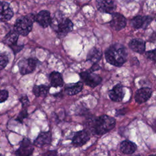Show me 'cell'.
<instances>
[{"instance_id": "7", "label": "cell", "mask_w": 156, "mask_h": 156, "mask_svg": "<svg viewBox=\"0 0 156 156\" xmlns=\"http://www.w3.org/2000/svg\"><path fill=\"white\" fill-rule=\"evenodd\" d=\"M79 75L84 83L91 88L98 86L102 81L101 77L98 74L93 73L90 70L83 71Z\"/></svg>"}, {"instance_id": "19", "label": "cell", "mask_w": 156, "mask_h": 156, "mask_svg": "<svg viewBox=\"0 0 156 156\" xmlns=\"http://www.w3.org/2000/svg\"><path fill=\"white\" fill-rule=\"evenodd\" d=\"M83 83L80 81H79L76 83H72L66 85L65 90L68 95L73 96L80 92L83 88Z\"/></svg>"}, {"instance_id": "6", "label": "cell", "mask_w": 156, "mask_h": 156, "mask_svg": "<svg viewBox=\"0 0 156 156\" xmlns=\"http://www.w3.org/2000/svg\"><path fill=\"white\" fill-rule=\"evenodd\" d=\"M34 151V144L27 138H23L20 143L19 147L15 152V156H30Z\"/></svg>"}, {"instance_id": "1", "label": "cell", "mask_w": 156, "mask_h": 156, "mask_svg": "<svg viewBox=\"0 0 156 156\" xmlns=\"http://www.w3.org/2000/svg\"><path fill=\"white\" fill-rule=\"evenodd\" d=\"M127 57V51L126 48L118 43L110 46L105 52L106 61L115 66H122L126 62Z\"/></svg>"}, {"instance_id": "3", "label": "cell", "mask_w": 156, "mask_h": 156, "mask_svg": "<svg viewBox=\"0 0 156 156\" xmlns=\"http://www.w3.org/2000/svg\"><path fill=\"white\" fill-rule=\"evenodd\" d=\"M60 37H63L73 30V23L68 18L63 16L56 17L52 20L51 24Z\"/></svg>"}, {"instance_id": "17", "label": "cell", "mask_w": 156, "mask_h": 156, "mask_svg": "<svg viewBox=\"0 0 156 156\" xmlns=\"http://www.w3.org/2000/svg\"><path fill=\"white\" fill-rule=\"evenodd\" d=\"M19 34L13 29L10 31H9L3 40V43L10 46L11 48H13V47L17 46V41L18 39Z\"/></svg>"}, {"instance_id": "24", "label": "cell", "mask_w": 156, "mask_h": 156, "mask_svg": "<svg viewBox=\"0 0 156 156\" xmlns=\"http://www.w3.org/2000/svg\"><path fill=\"white\" fill-rule=\"evenodd\" d=\"M9 63L7 55L3 53H0V70L3 69Z\"/></svg>"}, {"instance_id": "12", "label": "cell", "mask_w": 156, "mask_h": 156, "mask_svg": "<svg viewBox=\"0 0 156 156\" xmlns=\"http://www.w3.org/2000/svg\"><path fill=\"white\" fill-rule=\"evenodd\" d=\"M13 16V12L10 4L3 1L0 2V22L9 21Z\"/></svg>"}, {"instance_id": "28", "label": "cell", "mask_w": 156, "mask_h": 156, "mask_svg": "<svg viewBox=\"0 0 156 156\" xmlns=\"http://www.w3.org/2000/svg\"><path fill=\"white\" fill-rule=\"evenodd\" d=\"M9 97V92L5 90H0V103L5 102Z\"/></svg>"}, {"instance_id": "30", "label": "cell", "mask_w": 156, "mask_h": 156, "mask_svg": "<svg viewBox=\"0 0 156 156\" xmlns=\"http://www.w3.org/2000/svg\"><path fill=\"white\" fill-rule=\"evenodd\" d=\"M99 68H100L99 66L97 63H95V64H93V66H91V68H90V71H91V72H94V71H97V70L99 69Z\"/></svg>"}, {"instance_id": "5", "label": "cell", "mask_w": 156, "mask_h": 156, "mask_svg": "<svg viewBox=\"0 0 156 156\" xmlns=\"http://www.w3.org/2000/svg\"><path fill=\"white\" fill-rule=\"evenodd\" d=\"M37 63V59L31 57L21 60L18 63L20 73L22 75H25L32 73L35 69Z\"/></svg>"}, {"instance_id": "21", "label": "cell", "mask_w": 156, "mask_h": 156, "mask_svg": "<svg viewBox=\"0 0 156 156\" xmlns=\"http://www.w3.org/2000/svg\"><path fill=\"white\" fill-rule=\"evenodd\" d=\"M121 151L125 154H132L135 152L137 146L129 140H124L120 144Z\"/></svg>"}, {"instance_id": "33", "label": "cell", "mask_w": 156, "mask_h": 156, "mask_svg": "<svg viewBox=\"0 0 156 156\" xmlns=\"http://www.w3.org/2000/svg\"><path fill=\"white\" fill-rule=\"evenodd\" d=\"M148 156H156V154H151V155H149Z\"/></svg>"}, {"instance_id": "34", "label": "cell", "mask_w": 156, "mask_h": 156, "mask_svg": "<svg viewBox=\"0 0 156 156\" xmlns=\"http://www.w3.org/2000/svg\"><path fill=\"white\" fill-rule=\"evenodd\" d=\"M132 156H140V155H132Z\"/></svg>"}, {"instance_id": "25", "label": "cell", "mask_w": 156, "mask_h": 156, "mask_svg": "<svg viewBox=\"0 0 156 156\" xmlns=\"http://www.w3.org/2000/svg\"><path fill=\"white\" fill-rule=\"evenodd\" d=\"M28 116L27 114V108H23L21 110V111L20 112V113H19V115L17 116L16 118V121H19L20 122H22L23 119L26 118H27Z\"/></svg>"}, {"instance_id": "10", "label": "cell", "mask_w": 156, "mask_h": 156, "mask_svg": "<svg viewBox=\"0 0 156 156\" xmlns=\"http://www.w3.org/2000/svg\"><path fill=\"white\" fill-rule=\"evenodd\" d=\"M110 24L111 27L113 30L119 31L125 27L126 25V20L122 15L119 13H113Z\"/></svg>"}, {"instance_id": "23", "label": "cell", "mask_w": 156, "mask_h": 156, "mask_svg": "<svg viewBox=\"0 0 156 156\" xmlns=\"http://www.w3.org/2000/svg\"><path fill=\"white\" fill-rule=\"evenodd\" d=\"M49 91V87L46 85H35L32 89L33 93L36 97L45 98Z\"/></svg>"}, {"instance_id": "27", "label": "cell", "mask_w": 156, "mask_h": 156, "mask_svg": "<svg viewBox=\"0 0 156 156\" xmlns=\"http://www.w3.org/2000/svg\"><path fill=\"white\" fill-rule=\"evenodd\" d=\"M20 101L21 102L23 108H27L29 104V101L26 95H22L20 98Z\"/></svg>"}, {"instance_id": "20", "label": "cell", "mask_w": 156, "mask_h": 156, "mask_svg": "<svg viewBox=\"0 0 156 156\" xmlns=\"http://www.w3.org/2000/svg\"><path fill=\"white\" fill-rule=\"evenodd\" d=\"M49 82L51 86L57 88L63 85V79L62 74L57 71H53L49 74Z\"/></svg>"}, {"instance_id": "29", "label": "cell", "mask_w": 156, "mask_h": 156, "mask_svg": "<svg viewBox=\"0 0 156 156\" xmlns=\"http://www.w3.org/2000/svg\"><path fill=\"white\" fill-rule=\"evenodd\" d=\"M58 152L57 150H49L42 154L41 156H57Z\"/></svg>"}, {"instance_id": "22", "label": "cell", "mask_w": 156, "mask_h": 156, "mask_svg": "<svg viewBox=\"0 0 156 156\" xmlns=\"http://www.w3.org/2000/svg\"><path fill=\"white\" fill-rule=\"evenodd\" d=\"M102 57L101 51L97 48H93L88 53L87 56V60L95 64L99 62Z\"/></svg>"}, {"instance_id": "11", "label": "cell", "mask_w": 156, "mask_h": 156, "mask_svg": "<svg viewBox=\"0 0 156 156\" xmlns=\"http://www.w3.org/2000/svg\"><path fill=\"white\" fill-rule=\"evenodd\" d=\"M35 21L43 28L48 27L52 23L50 12L46 10L39 12L35 17Z\"/></svg>"}, {"instance_id": "35", "label": "cell", "mask_w": 156, "mask_h": 156, "mask_svg": "<svg viewBox=\"0 0 156 156\" xmlns=\"http://www.w3.org/2000/svg\"><path fill=\"white\" fill-rule=\"evenodd\" d=\"M0 156H4L2 154H0Z\"/></svg>"}, {"instance_id": "8", "label": "cell", "mask_w": 156, "mask_h": 156, "mask_svg": "<svg viewBox=\"0 0 156 156\" xmlns=\"http://www.w3.org/2000/svg\"><path fill=\"white\" fill-rule=\"evenodd\" d=\"M90 138V133L88 129L79 130L75 133L72 138V144L76 147H80L86 144Z\"/></svg>"}, {"instance_id": "4", "label": "cell", "mask_w": 156, "mask_h": 156, "mask_svg": "<svg viewBox=\"0 0 156 156\" xmlns=\"http://www.w3.org/2000/svg\"><path fill=\"white\" fill-rule=\"evenodd\" d=\"M33 15L28 16H22L18 18L14 24V30L22 36H27L32 30L33 22L35 21Z\"/></svg>"}, {"instance_id": "32", "label": "cell", "mask_w": 156, "mask_h": 156, "mask_svg": "<svg viewBox=\"0 0 156 156\" xmlns=\"http://www.w3.org/2000/svg\"><path fill=\"white\" fill-rule=\"evenodd\" d=\"M60 156H72V155H70V154H68V153H64V154H61Z\"/></svg>"}, {"instance_id": "18", "label": "cell", "mask_w": 156, "mask_h": 156, "mask_svg": "<svg viewBox=\"0 0 156 156\" xmlns=\"http://www.w3.org/2000/svg\"><path fill=\"white\" fill-rule=\"evenodd\" d=\"M129 46L133 51L141 54L145 51V42L141 39H132L129 42Z\"/></svg>"}, {"instance_id": "31", "label": "cell", "mask_w": 156, "mask_h": 156, "mask_svg": "<svg viewBox=\"0 0 156 156\" xmlns=\"http://www.w3.org/2000/svg\"><path fill=\"white\" fill-rule=\"evenodd\" d=\"M125 109H121L119 110H118L116 111V116H119V115H123L126 112H123Z\"/></svg>"}, {"instance_id": "14", "label": "cell", "mask_w": 156, "mask_h": 156, "mask_svg": "<svg viewBox=\"0 0 156 156\" xmlns=\"http://www.w3.org/2000/svg\"><path fill=\"white\" fill-rule=\"evenodd\" d=\"M52 141V134L50 131L42 132L39 133L34 141V144L37 147H42L51 144Z\"/></svg>"}, {"instance_id": "9", "label": "cell", "mask_w": 156, "mask_h": 156, "mask_svg": "<svg viewBox=\"0 0 156 156\" xmlns=\"http://www.w3.org/2000/svg\"><path fill=\"white\" fill-rule=\"evenodd\" d=\"M152 21V18L150 16L138 15L131 20V25L136 29H146Z\"/></svg>"}, {"instance_id": "26", "label": "cell", "mask_w": 156, "mask_h": 156, "mask_svg": "<svg viewBox=\"0 0 156 156\" xmlns=\"http://www.w3.org/2000/svg\"><path fill=\"white\" fill-rule=\"evenodd\" d=\"M146 56L149 60L156 62V49L147 51L146 52Z\"/></svg>"}, {"instance_id": "13", "label": "cell", "mask_w": 156, "mask_h": 156, "mask_svg": "<svg viewBox=\"0 0 156 156\" xmlns=\"http://www.w3.org/2000/svg\"><path fill=\"white\" fill-rule=\"evenodd\" d=\"M152 93V91L150 88H141L136 91L135 96V101L138 104L144 103L151 98Z\"/></svg>"}, {"instance_id": "16", "label": "cell", "mask_w": 156, "mask_h": 156, "mask_svg": "<svg viewBox=\"0 0 156 156\" xmlns=\"http://www.w3.org/2000/svg\"><path fill=\"white\" fill-rule=\"evenodd\" d=\"M108 96L113 101H121L124 96V92L122 85L119 83L115 85L113 88L108 91Z\"/></svg>"}, {"instance_id": "2", "label": "cell", "mask_w": 156, "mask_h": 156, "mask_svg": "<svg viewBox=\"0 0 156 156\" xmlns=\"http://www.w3.org/2000/svg\"><path fill=\"white\" fill-rule=\"evenodd\" d=\"M116 124L115 119L108 115H103L99 117L90 119L88 122L90 130L99 135H104L114 128Z\"/></svg>"}, {"instance_id": "15", "label": "cell", "mask_w": 156, "mask_h": 156, "mask_svg": "<svg viewBox=\"0 0 156 156\" xmlns=\"http://www.w3.org/2000/svg\"><path fill=\"white\" fill-rule=\"evenodd\" d=\"M96 6L99 11L107 13H112L116 9V4L113 1H97Z\"/></svg>"}]
</instances>
